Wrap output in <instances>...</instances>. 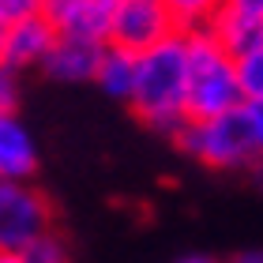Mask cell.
Here are the masks:
<instances>
[{
    "label": "cell",
    "instance_id": "1",
    "mask_svg": "<svg viewBox=\"0 0 263 263\" xmlns=\"http://www.w3.org/2000/svg\"><path fill=\"white\" fill-rule=\"evenodd\" d=\"M128 109L139 124L162 136H177L188 121V42L184 30L165 38L162 45L139 53L136 90Z\"/></svg>",
    "mask_w": 263,
    "mask_h": 263
},
{
    "label": "cell",
    "instance_id": "2",
    "mask_svg": "<svg viewBox=\"0 0 263 263\" xmlns=\"http://www.w3.org/2000/svg\"><path fill=\"white\" fill-rule=\"evenodd\" d=\"M173 143L192 162L218 173H248L263 158L248 105H237L218 117H203V121H184Z\"/></svg>",
    "mask_w": 263,
    "mask_h": 263
},
{
    "label": "cell",
    "instance_id": "3",
    "mask_svg": "<svg viewBox=\"0 0 263 263\" xmlns=\"http://www.w3.org/2000/svg\"><path fill=\"white\" fill-rule=\"evenodd\" d=\"M188 42V121L230 113L245 105L237 57L207 30H184Z\"/></svg>",
    "mask_w": 263,
    "mask_h": 263
},
{
    "label": "cell",
    "instance_id": "4",
    "mask_svg": "<svg viewBox=\"0 0 263 263\" xmlns=\"http://www.w3.org/2000/svg\"><path fill=\"white\" fill-rule=\"evenodd\" d=\"M49 230H57L53 199L34 181L0 177V252H27Z\"/></svg>",
    "mask_w": 263,
    "mask_h": 263
},
{
    "label": "cell",
    "instance_id": "5",
    "mask_svg": "<svg viewBox=\"0 0 263 263\" xmlns=\"http://www.w3.org/2000/svg\"><path fill=\"white\" fill-rule=\"evenodd\" d=\"M181 34L173 11L165 0H124L121 11H117V23H113V45L132 53H147L154 45H162L165 38Z\"/></svg>",
    "mask_w": 263,
    "mask_h": 263
},
{
    "label": "cell",
    "instance_id": "6",
    "mask_svg": "<svg viewBox=\"0 0 263 263\" xmlns=\"http://www.w3.org/2000/svg\"><path fill=\"white\" fill-rule=\"evenodd\" d=\"M121 4L124 0H42V15L61 34L109 45Z\"/></svg>",
    "mask_w": 263,
    "mask_h": 263
},
{
    "label": "cell",
    "instance_id": "7",
    "mask_svg": "<svg viewBox=\"0 0 263 263\" xmlns=\"http://www.w3.org/2000/svg\"><path fill=\"white\" fill-rule=\"evenodd\" d=\"M57 38H61V30H57L45 15L11 23L8 27V42H4V64L11 71H27V68L42 71V64H45V57L53 53Z\"/></svg>",
    "mask_w": 263,
    "mask_h": 263
},
{
    "label": "cell",
    "instance_id": "8",
    "mask_svg": "<svg viewBox=\"0 0 263 263\" xmlns=\"http://www.w3.org/2000/svg\"><path fill=\"white\" fill-rule=\"evenodd\" d=\"M42 165L38 154V139L30 136V128L23 124V117L0 113V177H11V181H34Z\"/></svg>",
    "mask_w": 263,
    "mask_h": 263
},
{
    "label": "cell",
    "instance_id": "9",
    "mask_svg": "<svg viewBox=\"0 0 263 263\" xmlns=\"http://www.w3.org/2000/svg\"><path fill=\"white\" fill-rule=\"evenodd\" d=\"M105 45L87 42V38H71V34H61L53 45V53L45 57L42 71L57 83H94L98 76V61H102Z\"/></svg>",
    "mask_w": 263,
    "mask_h": 263
},
{
    "label": "cell",
    "instance_id": "10",
    "mask_svg": "<svg viewBox=\"0 0 263 263\" xmlns=\"http://www.w3.org/2000/svg\"><path fill=\"white\" fill-rule=\"evenodd\" d=\"M211 34L241 61V57L256 53L263 45V15H252V11H241V8L226 4L218 11V19L211 23Z\"/></svg>",
    "mask_w": 263,
    "mask_h": 263
},
{
    "label": "cell",
    "instance_id": "11",
    "mask_svg": "<svg viewBox=\"0 0 263 263\" xmlns=\"http://www.w3.org/2000/svg\"><path fill=\"white\" fill-rule=\"evenodd\" d=\"M136 71H139V53L132 49H121V45H105L102 49V61H98V76H94V83H98L102 94H109V98L117 102H132V90H136Z\"/></svg>",
    "mask_w": 263,
    "mask_h": 263
},
{
    "label": "cell",
    "instance_id": "12",
    "mask_svg": "<svg viewBox=\"0 0 263 263\" xmlns=\"http://www.w3.org/2000/svg\"><path fill=\"white\" fill-rule=\"evenodd\" d=\"M165 4H170L181 30H207L226 8V0H165Z\"/></svg>",
    "mask_w": 263,
    "mask_h": 263
},
{
    "label": "cell",
    "instance_id": "13",
    "mask_svg": "<svg viewBox=\"0 0 263 263\" xmlns=\"http://www.w3.org/2000/svg\"><path fill=\"white\" fill-rule=\"evenodd\" d=\"M27 256L34 263H71V245H68V237L61 230H49L27 248Z\"/></svg>",
    "mask_w": 263,
    "mask_h": 263
},
{
    "label": "cell",
    "instance_id": "14",
    "mask_svg": "<svg viewBox=\"0 0 263 263\" xmlns=\"http://www.w3.org/2000/svg\"><path fill=\"white\" fill-rule=\"evenodd\" d=\"M237 71H241V90L245 102H259L263 98V45L256 53H248L237 61Z\"/></svg>",
    "mask_w": 263,
    "mask_h": 263
},
{
    "label": "cell",
    "instance_id": "15",
    "mask_svg": "<svg viewBox=\"0 0 263 263\" xmlns=\"http://www.w3.org/2000/svg\"><path fill=\"white\" fill-rule=\"evenodd\" d=\"M42 15V0H0V19L8 23H23V19H34Z\"/></svg>",
    "mask_w": 263,
    "mask_h": 263
},
{
    "label": "cell",
    "instance_id": "16",
    "mask_svg": "<svg viewBox=\"0 0 263 263\" xmlns=\"http://www.w3.org/2000/svg\"><path fill=\"white\" fill-rule=\"evenodd\" d=\"M19 105V71L0 64V113H11Z\"/></svg>",
    "mask_w": 263,
    "mask_h": 263
},
{
    "label": "cell",
    "instance_id": "17",
    "mask_svg": "<svg viewBox=\"0 0 263 263\" xmlns=\"http://www.w3.org/2000/svg\"><path fill=\"white\" fill-rule=\"evenodd\" d=\"M248 113H252V124H256V139H259V151H263V98L259 102H245Z\"/></svg>",
    "mask_w": 263,
    "mask_h": 263
},
{
    "label": "cell",
    "instance_id": "18",
    "mask_svg": "<svg viewBox=\"0 0 263 263\" xmlns=\"http://www.w3.org/2000/svg\"><path fill=\"white\" fill-rule=\"evenodd\" d=\"M230 8H241V11H252V15H263V0H226Z\"/></svg>",
    "mask_w": 263,
    "mask_h": 263
},
{
    "label": "cell",
    "instance_id": "19",
    "mask_svg": "<svg viewBox=\"0 0 263 263\" xmlns=\"http://www.w3.org/2000/svg\"><path fill=\"white\" fill-rule=\"evenodd\" d=\"M230 263H263V252H259V248H252V252H237Z\"/></svg>",
    "mask_w": 263,
    "mask_h": 263
},
{
    "label": "cell",
    "instance_id": "20",
    "mask_svg": "<svg viewBox=\"0 0 263 263\" xmlns=\"http://www.w3.org/2000/svg\"><path fill=\"white\" fill-rule=\"evenodd\" d=\"M0 263H34L27 252H0Z\"/></svg>",
    "mask_w": 263,
    "mask_h": 263
},
{
    "label": "cell",
    "instance_id": "21",
    "mask_svg": "<svg viewBox=\"0 0 263 263\" xmlns=\"http://www.w3.org/2000/svg\"><path fill=\"white\" fill-rule=\"evenodd\" d=\"M4 42H8V23L0 19V64H4Z\"/></svg>",
    "mask_w": 263,
    "mask_h": 263
},
{
    "label": "cell",
    "instance_id": "22",
    "mask_svg": "<svg viewBox=\"0 0 263 263\" xmlns=\"http://www.w3.org/2000/svg\"><path fill=\"white\" fill-rule=\"evenodd\" d=\"M181 263H218V259H211V256H188V259H181Z\"/></svg>",
    "mask_w": 263,
    "mask_h": 263
}]
</instances>
